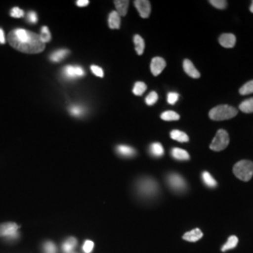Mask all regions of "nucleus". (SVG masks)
<instances>
[{
  "mask_svg": "<svg viewBox=\"0 0 253 253\" xmlns=\"http://www.w3.org/2000/svg\"><path fill=\"white\" fill-rule=\"evenodd\" d=\"M76 4L78 7H86L89 4V1L88 0H79L76 2Z\"/></svg>",
  "mask_w": 253,
  "mask_h": 253,
  "instance_id": "nucleus-39",
  "label": "nucleus"
},
{
  "mask_svg": "<svg viewBox=\"0 0 253 253\" xmlns=\"http://www.w3.org/2000/svg\"><path fill=\"white\" fill-rule=\"evenodd\" d=\"M24 10L19 9V8H13L10 11V16L14 18H21L24 16Z\"/></svg>",
  "mask_w": 253,
  "mask_h": 253,
  "instance_id": "nucleus-34",
  "label": "nucleus"
},
{
  "mask_svg": "<svg viewBox=\"0 0 253 253\" xmlns=\"http://www.w3.org/2000/svg\"><path fill=\"white\" fill-rule=\"evenodd\" d=\"M146 90V84L143 82H137L133 87V94L136 96H142Z\"/></svg>",
  "mask_w": 253,
  "mask_h": 253,
  "instance_id": "nucleus-27",
  "label": "nucleus"
},
{
  "mask_svg": "<svg viewBox=\"0 0 253 253\" xmlns=\"http://www.w3.org/2000/svg\"><path fill=\"white\" fill-rule=\"evenodd\" d=\"M44 253H56V248L54 243L47 242L44 244Z\"/></svg>",
  "mask_w": 253,
  "mask_h": 253,
  "instance_id": "nucleus-36",
  "label": "nucleus"
},
{
  "mask_svg": "<svg viewBox=\"0 0 253 253\" xmlns=\"http://www.w3.org/2000/svg\"><path fill=\"white\" fill-rule=\"evenodd\" d=\"M70 54H71V52L67 49H59V50L54 51V53L51 54L50 60L52 62H60Z\"/></svg>",
  "mask_w": 253,
  "mask_h": 253,
  "instance_id": "nucleus-14",
  "label": "nucleus"
},
{
  "mask_svg": "<svg viewBox=\"0 0 253 253\" xmlns=\"http://www.w3.org/2000/svg\"><path fill=\"white\" fill-rule=\"evenodd\" d=\"M115 6L118 10V13L119 16H125L127 12V8H128V4L129 2L127 0H116L115 2Z\"/></svg>",
  "mask_w": 253,
  "mask_h": 253,
  "instance_id": "nucleus-17",
  "label": "nucleus"
},
{
  "mask_svg": "<svg viewBox=\"0 0 253 253\" xmlns=\"http://www.w3.org/2000/svg\"><path fill=\"white\" fill-rule=\"evenodd\" d=\"M133 42H134V44H135L136 53L139 55L144 54L145 41L143 40V38L140 35H135L133 38Z\"/></svg>",
  "mask_w": 253,
  "mask_h": 253,
  "instance_id": "nucleus-20",
  "label": "nucleus"
},
{
  "mask_svg": "<svg viewBox=\"0 0 253 253\" xmlns=\"http://www.w3.org/2000/svg\"><path fill=\"white\" fill-rule=\"evenodd\" d=\"M8 41L14 49L26 54H39L45 48L40 35L23 28H16L10 31Z\"/></svg>",
  "mask_w": 253,
  "mask_h": 253,
  "instance_id": "nucleus-1",
  "label": "nucleus"
},
{
  "mask_svg": "<svg viewBox=\"0 0 253 253\" xmlns=\"http://www.w3.org/2000/svg\"><path fill=\"white\" fill-rule=\"evenodd\" d=\"M150 153L152 154L155 157H162L164 154V149L163 145L160 143H155L150 146Z\"/></svg>",
  "mask_w": 253,
  "mask_h": 253,
  "instance_id": "nucleus-25",
  "label": "nucleus"
},
{
  "mask_svg": "<svg viewBox=\"0 0 253 253\" xmlns=\"http://www.w3.org/2000/svg\"><path fill=\"white\" fill-rule=\"evenodd\" d=\"M165 67H166V62L163 57H160V56L154 57L151 61V65H150L151 73L154 76H158L159 74L162 73Z\"/></svg>",
  "mask_w": 253,
  "mask_h": 253,
  "instance_id": "nucleus-10",
  "label": "nucleus"
},
{
  "mask_svg": "<svg viewBox=\"0 0 253 253\" xmlns=\"http://www.w3.org/2000/svg\"><path fill=\"white\" fill-rule=\"evenodd\" d=\"M117 152L119 155H121L123 157H126V158H130V157H133L134 155H136L135 149L130 146H127V145H118Z\"/></svg>",
  "mask_w": 253,
  "mask_h": 253,
  "instance_id": "nucleus-18",
  "label": "nucleus"
},
{
  "mask_svg": "<svg viewBox=\"0 0 253 253\" xmlns=\"http://www.w3.org/2000/svg\"><path fill=\"white\" fill-rule=\"evenodd\" d=\"M136 9L142 18H147L151 12V4L147 0H136L134 1Z\"/></svg>",
  "mask_w": 253,
  "mask_h": 253,
  "instance_id": "nucleus-9",
  "label": "nucleus"
},
{
  "mask_svg": "<svg viewBox=\"0 0 253 253\" xmlns=\"http://www.w3.org/2000/svg\"><path fill=\"white\" fill-rule=\"evenodd\" d=\"M70 112H71V114L73 115V117L78 118V117H81V116L84 115V110L81 106H79V105H74L73 107H71Z\"/></svg>",
  "mask_w": 253,
  "mask_h": 253,
  "instance_id": "nucleus-32",
  "label": "nucleus"
},
{
  "mask_svg": "<svg viewBox=\"0 0 253 253\" xmlns=\"http://www.w3.org/2000/svg\"><path fill=\"white\" fill-rule=\"evenodd\" d=\"M161 118L165 121H174V120H178L180 117H179L178 114H176L173 111H166V112L162 114Z\"/></svg>",
  "mask_w": 253,
  "mask_h": 253,
  "instance_id": "nucleus-26",
  "label": "nucleus"
},
{
  "mask_svg": "<svg viewBox=\"0 0 253 253\" xmlns=\"http://www.w3.org/2000/svg\"><path fill=\"white\" fill-rule=\"evenodd\" d=\"M167 182L170 188L176 192H183L187 189L186 181L177 173L169 174L167 177Z\"/></svg>",
  "mask_w": 253,
  "mask_h": 253,
  "instance_id": "nucleus-6",
  "label": "nucleus"
},
{
  "mask_svg": "<svg viewBox=\"0 0 253 253\" xmlns=\"http://www.w3.org/2000/svg\"><path fill=\"white\" fill-rule=\"evenodd\" d=\"M219 44L224 48H233L235 47L236 42V38L234 34L224 33L218 38Z\"/></svg>",
  "mask_w": 253,
  "mask_h": 253,
  "instance_id": "nucleus-11",
  "label": "nucleus"
},
{
  "mask_svg": "<svg viewBox=\"0 0 253 253\" xmlns=\"http://www.w3.org/2000/svg\"><path fill=\"white\" fill-rule=\"evenodd\" d=\"M229 143H230V138L226 130L218 129L217 134L214 137L210 145V149L217 152L222 151L229 145Z\"/></svg>",
  "mask_w": 253,
  "mask_h": 253,
  "instance_id": "nucleus-5",
  "label": "nucleus"
},
{
  "mask_svg": "<svg viewBox=\"0 0 253 253\" xmlns=\"http://www.w3.org/2000/svg\"><path fill=\"white\" fill-rule=\"evenodd\" d=\"M109 27L112 29H119L120 28V16L118 11H112L109 15Z\"/></svg>",
  "mask_w": 253,
  "mask_h": 253,
  "instance_id": "nucleus-16",
  "label": "nucleus"
},
{
  "mask_svg": "<svg viewBox=\"0 0 253 253\" xmlns=\"http://www.w3.org/2000/svg\"><path fill=\"white\" fill-rule=\"evenodd\" d=\"M91 72L93 73V74H95L96 76H98V77H103V71H102V69L100 68V67H98V66H96V65H92L91 66Z\"/></svg>",
  "mask_w": 253,
  "mask_h": 253,
  "instance_id": "nucleus-35",
  "label": "nucleus"
},
{
  "mask_svg": "<svg viewBox=\"0 0 253 253\" xmlns=\"http://www.w3.org/2000/svg\"><path fill=\"white\" fill-rule=\"evenodd\" d=\"M19 226L15 222H5L0 224V237L9 236L16 237Z\"/></svg>",
  "mask_w": 253,
  "mask_h": 253,
  "instance_id": "nucleus-8",
  "label": "nucleus"
},
{
  "mask_svg": "<svg viewBox=\"0 0 253 253\" xmlns=\"http://www.w3.org/2000/svg\"><path fill=\"white\" fill-rule=\"evenodd\" d=\"M62 75L66 80H75L84 77L85 75V73L81 66L69 65L64 68Z\"/></svg>",
  "mask_w": 253,
  "mask_h": 253,
  "instance_id": "nucleus-7",
  "label": "nucleus"
},
{
  "mask_svg": "<svg viewBox=\"0 0 253 253\" xmlns=\"http://www.w3.org/2000/svg\"><path fill=\"white\" fill-rule=\"evenodd\" d=\"M239 93L241 95H249L253 93V80L245 84L244 85L239 89Z\"/></svg>",
  "mask_w": 253,
  "mask_h": 253,
  "instance_id": "nucleus-29",
  "label": "nucleus"
},
{
  "mask_svg": "<svg viewBox=\"0 0 253 253\" xmlns=\"http://www.w3.org/2000/svg\"><path fill=\"white\" fill-rule=\"evenodd\" d=\"M172 157L177 160V161H189L190 160V155L189 153L184 150V149H181L178 147H174L172 148V151H171Z\"/></svg>",
  "mask_w": 253,
  "mask_h": 253,
  "instance_id": "nucleus-15",
  "label": "nucleus"
},
{
  "mask_svg": "<svg viewBox=\"0 0 253 253\" xmlns=\"http://www.w3.org/2000/svg\"><path fill=\"white\" fill-rule=\"evenodd\" d=\"M202 179L204 181V183L209 188L217 187V181L215 180L213 178V176L209 172H207V171L202 173Z\"/></svg>",
  "mask_w": 253,
  "mask_h": 253,
  "instance_id": "nucleus-22",
  "label": "nucleus"
},
{
  "mask_svg": "<svg viewBox=\"0 0 253 253\" xmlns=\"http://www.w3.org/2000/svg\"><path fill=\"white\" fill-rule=\"evenodd\" d=\"M27 21L31 24H36L38 22V16H37V13L35 11H29L27 13Z\"/></svg>",
  "mask_w": 253,
  "mask_h": 253,
  "instance_id": "nucleus-38",
  "label": "nucleus"
},
{
  "mask_svg": "<svg viewBox=\"0 0 253 253\" xmlns=\"http://www.w3.org/2000/svg\"><path fill=\"white\" fill-rule=\"evenodd\" d=\"M237 244H238V237H236L235 235H232L228 238V241L221 248V252L226 253L229 250H233L237 246Z\"/></svg>",
  "mask_w": 253,
  "mask_h": 253,
  "instance_id": "nucleus-21",
  "label": "nucleus"
},
{
  "mask_svg": "<svg viewBox=\"0 0 253 253\" xmlns=\"http://www.w3.org/2000/svg\"><path fill=\"white\" fill-rule=\"evenodd\" d=\"M250 10H251V12H252V13H253V1H252L251 7H250Z\"/></svg>",
  "mask_w": 253,
  "mask_h": 253,
  "instance_id": "nucleus-41",
  "label": "nucleus"
},
{
  "mask_svg": "<svg viewBox=\"0 0 253 253\" xmlns=\"http://www.w3.org/2000/svg\"><path fill=\"white\" fill-rule=\"evenodd\" d=\"M239 109L246 114H251L253 113V98L246 100L240 103Z\"/></svg>",
  "mask_w": 253,
  "mask_h": 253,
  "instance_id": "nucleus-23",
  "label": "nucleus"
},
{
  "mask_svg": "<svg viewBox=\"0 0 253 253\" xmlns=\"http://www.w3.org/2000/svg\"><path fill=\"white\" fill-rule=\"evenodd\" d=\"M5 35H4V31L0 28V43H5Z\"/></svg>",
  "mask_w": 253,
  "mask_h": 253,
  "instance_id": "nucleus-40",
  "label": "nucleus"
},
{
  "mask_svg": "<svg viewBox=\"0 0 253 253\" xmlns=\"http://www.w3.org/2000/svg\"><path fill=\"white\" fill-rule=\"evenodd\" d=\"M158 94L156 92H151L150 94H148V96L145 98V102L147 105H154L157 101H158Z\"/></svg>",
  "mask_w": 253,
  "mask_h": 253,
  "instance_id": "nucleus-31",
  "label": "nucleus"
},
{
  "mask_svg": "<svg viewBox=\"0 0 253 253\" xmlns=\"http://www.w3.org/2000/svg\"><path fill=\"white\" fill-rule=\"evenodd\" d=\"M203 237V233L200 229H194L183 235V239L189 242H196Z\"/></svg>",
  "mask_w": 253,
  "mask_h": 253,
  "instance_id": "nucleus-13",
  "label": "nucleus"
},
{
  "mask_svg": "<svg viewBox=\"0 0 253 253\" xmlns=\"http://www.w3.org/2000/svg\"><path fill=\"white\" fill-rule=\"evenodd\" d=\"M237 115V110L229 105H218L209 112V118L215 121H222L235 118Z\"/></svg>",
  "mask_w": 253,
  "mask_h": 253,
  "instance_id": "nucleus-2",
  "label": "nucleus"
},
{
  "mask_svg": "<svg viewBox=\"0 0 253 253\" xmlns=\"http://www.w3.org/2000/svg\"><path fill=\"white\" fill-rule=\"evenodd\" d=\"M76 245H77V240L74 237H70L63 244L64 252L66 253H71Z\"/></svg>",
  "mask_w": 253,
  "mask_h": 253,
  "instance_id": "nucleus-24",
  "label": "nucleus"
},
{
  "mask_svg": "<svg viewBox=\"0 0 253 253\" xmlns=\"http://www.w3.org/2000/svg\"><path fill=\"white\" fill-rule=\"evenodd\" d=\"M209 3L218 9H225L227 7V1L225 0H210Z\"/></svg>",
  "mask_w": 253,
  "mask_h": 253,
  "instance_id": "nucleus-30",
  "label": "nucleus"
},
{
  "mask_svg": "<svg viewBox=\"0 0 253 253\" xmlns=\"http://www.w3.org/2000/svg\"><path fill=\"white\" fill-rule=\"evenodd\" d=\"M40 38H41L42 42L44 44H45L46 42H49L51 41V33H50V30L48 29V27H42Z\"/></svg>",
  "mask_w": 253,
  "mask_h": 253,
  "instance_id": "nucleus-28",
  "label": "nucleus"
},
{
  "mask_svg": "<svg viewBox=\"0 0 253 253\" xmlns=\"http://www.w3.org/2000/svg\"><path fill=\"white\" fill-rule=\"evenodd\" d=\"M170 136L172 138V140L174 141H177V142H180V143H187L189 142V136L187 135L185 132L180 131V130H172L170 133Z\"/></svg>",
  "mask_w": 253,
  "mask_h": 253,
  "instance_id": "nucleus-19",
  "label": "nucleus"
},
{
  "mask_svg": "<svg viewBox=\"0 0 253 253\" xmlns=\"http://www.w3.org/2000/svg\"><path fill=\"white\" fill-rule=\"evenodd\" d=\"M138 191L140 194L144 195L145 197L154 196L159 191V186L157 182L152 178H143L139 181L138 185Z\"/></svg>",
  "mask_w": 253,
  "mask_h": 253,
  "instance_id": "nucleus-4",
  "label": "nucleus"
},
{
  "mask_svg": "<svg viewBox=\"0 0 253 253\" xmlns=\"http://www.w3.org/2000/svg\"><path fill=\"white\" fill-rule=\"evenodd\" d=\"M233 171L238 179L250 181L253 176V163L247 160L240 161L234 166Z\"/></svg>",
  "mask_w": 253,
  "mask_h": 253,
  "instance_id": "nucleus-3",
  "label": "nucleus"
},
{
  "mask_svg": "<svg viewBox=\"0 0 253 253\" xmlns=\"http://www.w3.org/2000/svg\"><path fill=\"white\" fill-rule=\"evenodd\" d=\"M93 248H94V243L90 241V240L85 241L84 244L83 246V250H84V252L85 253H90L92 252V250H93Z\"/></svg>",
  "mask_w": 253,
  "mask_h": 253,
  "instance_id": "nucleus-37",
  "label": "nucleus"
},
{
  "mask_svg": "<svg viewBox=\"0 0 253 253\" xmlns=\"http://www.w3.org/2000/svg\"><path fill=\"white\" fill-rule=\"evenodd\" d=\"M178 98H179V95H178L177 93H175V92L169 93V94H168V97H167L168 103H169V104H172V105L175 104V102L177 101Z\"/></svg>",
  "mask_w": 253,
  "mask_h": 253,
  "instance_id": "nucleus-33",
  "label": "nucleus"
},
{
  "mask_svg": "<svg viewBox=\"0 0 253 253\" xmlns=\"http://www.w3.org/2000/svg\"><path fill=\"white\" fill-rule=\"evenodd\" d=\"M183 68L185 73H187L191 78L194 79H198L201 76L199 72L197 71V69L194 67L193 63L189 60V59H185L183 62Z\"/></svg>",
  "mask_w": 253,
  "mask_h": 253,
  "instance_id": "nucleus-12",
  "label": "nucleus"
}]
</instances>
